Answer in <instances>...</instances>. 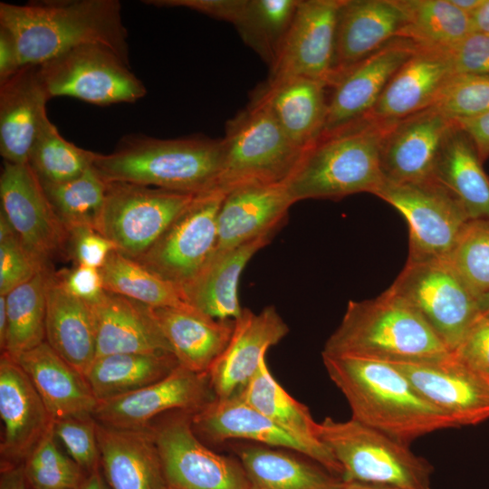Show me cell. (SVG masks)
<instances>
[{
    "label": "cell",
    "mask_w": 489,
    "mask_h": 489,
    "mask_svg": "<svg viewBox=\"0 0 489 489\" xmlns=\"http://www.w3.org/2000/svg\"><path fill=\"white\" fill-rule=\"evenodd\" d=\"M416 50L409 41L396 38L341 73L331 86L321 134L367 119L392 76Z\"/></svg>",
    "instance_id": "obj_20"
},
{
    "label": "cell",
    "mask_w": 489,
    "mask_h": 489,
    "mask_svg": "<svg viewBox=\"0 0 489 489\" xmlns=\"http://www.w3.org/2000/svg\"><path fill=\"white\" fill-rule=\"evenodd\" d=\"M196 433L214 443L244 439L304 455L341 477L342 470L331 451L318 440L302 437L274 423L239 395L215 398L192 414Z\"/></svg>",
    "instance_id": "obj_16"
},
{
    "label": "cell",
    "mask_w": 489,
    "mask_h": 489,
    "mask_svg": "<svg viewBox=\"0 0 489 489\" xmlns=\"http://www.w3.org/2000/svg\"><path fill=\"white\" fill-rule=\"evenodd\" d=\"M407 220L408 262L447 260L469 220L460 205L433 179L413 183L384 181L374 194Z\"/></svg>",
    "instance_id": "obj_11"
},
{
    "label": "cell",
    "mask_w": 489,
    "mask_h": 489,
    "mask_svg": "<svg viewBox=\"0 0 489 489\" xmlns=\"http://www.w3.org/2000/svg\"><path fill=\"white\" fill-rule=\"evenodd\" d=\"M22 67L13 35L0 26V82H5Z\"/></svg>",
    "instance_id": "obj_55"
},
{
    "label": "cell",
    "mask_w": 489,
    "mask_h": 489,
    "mask_svg": "<svg viewBox=\"0 0 489 489\" xmlns=\"http://www.w3.org/2000/svg\"><path fill=\"white\" fill-rule=\"evenodd\" d=\"M461 11L472 14L484 2V0H450Z\"/></svg>",
    "instance_id": "obj_60"
},
{
    "label": "cell",
    "mask_w": 489,
    "mask_h": 489,
    "mask_svg": "<svg viewBox=\"0 0 489 489\" xmlns=\"http://www.w3.org/2000/svg\"><path fill=\"white\" fill-rule=\"evenodd\" d=\"M222 155L221 139L129 135L111 153H97L92 166L106 182L198 194L216 188Z\"/></svg>",
    "instance_id": "obj_4"
},
{
    "label": "cell",
    "mask_w": 489,
    "mask_h": 489,
    "mask_svg": "<svg viewBox=\"0 0 489 489\" xmlns=\"http://www.w3.org/2000/svg\"><path fill=\"white\" fill-rule=\"evenodd\" d=\"M342 0L300 1L271 64L268 83L308 78L331 85L339 10Z\"/></svg>",
    "instance_id": "obj_15"
},
{
    "label": "cell",
    "mask_w": 489,
    "mask_h": 489,
    "mask_svg": "<svg viewBox=\"0 0 489 489\" xmlns=\"http://www.w3.org/2000/svg\"><path fill=\"white\" fill-rule=\"evenodd\" d=\"M53 428L23 463L31 489H78L86 473L57 446Z\"/></svg>",
    "instance_id": "obj_45"
},
{
    "label": "cell",
    "mask_w": 489,
    "mask_h": 489,
    "mask_svg": "<svg viewBox=\"0 0 489 489\" xmlns=\"http://www.w3.org/2000/svg\"><path fill=\"white\" fill-rule=\"evenodd\" d=\"M289 332L286 322L273 306L259 313L244 309L234 320L228 344L207 371L216 398L238 394L258 370L267 350Z\"/></svg>",
    "instance_id": "obj_22"
},
{
    "label": "cell",
    "mask_w": 489,
    "mask_h": 489,
    "mask_svg": "<svg viewBox=\"0 0 489 489\" xmlns=\"http://www.w3.org/2000/svg\"><path fill=\"white\" fill-rule=\"evenodd\" d=\"M116 245L91 227L69 231L68 255L76 264L101 269Z\"/></svg>",
    "instance_id": "obj_49"
},
{
    "label": "cell",
    "mask_w": 489,
    "mask_h": 489,
    "mask_svg": "<svg viewBox=\"0 0 489 489\" xmlns=\"http://www.w3.org/2000/svg\"><path fill=\"white\" fill-rule=\"evenodd\" d=\"M274 234L214 252L196 277L181 288L187 303L215 320L238 318L244 310L238 298L241 273L250 259L271 242Z\"/></svg>",
    "instance_id": "obj_29"
},
{
    "label": "cell",
    "mask_w": 489,
    "mask_h": 489,
    "mask_svg": "<svg viewBox=\"0 0 489 489\" xmlns=\"http://www.w3.org/2000/svg\"><path fill=\"white\" fill-rule=\"evenodd\" d=\"M49 99L39 65H24L0 82V153L4 161L28 163L48 118L45 106Z\"/></svg>",
    "instance_id": "obj_23"
},
{
    "label": "cell",
    "mask_w": 489,
    "mask_h": 489,
    "mask_svg": "<svg viewBox=\"0 0 489 489\" xmlns=\"http://www.w3.org/2000/svg\"><path fill=\"white\" fill-rule=\"evenodd\" d=\"M0 26L14 37L21 65H41L73 48L101 44L129 65L128 31L117 0L0 3Z\"/></svg>",
    "instance_id": "obj_1"
},
{
    "label": "cell",
    "mask_w": 489,
    "mask_h": 489,
    "mask_svg": "<svg viewBox=\"0 0 489 489\" xmlns=\"http://www.w3.org/2000/svg\"><path fill=\"white\" fill-rule=\"evenodd\" d=\"M1 212L23 245L50 268L68 255L69 231L62 223L28 163L4 161L0 176Z\"/></svg>",
    "instance_id": "obj_14"
},
{
    "label": "cell",
    "mask_w": 489,
    "mask_h": 489,
    "mask_svg": "<svg viewBox=\"0 0 489 489\" xmlns=\"http://www.w3.org/2000/svg\"><path fill=\"white\" fill-rule=\"evenodd\" d=\"M403 14L397 38L417 47L449 50L473 32L470 15L450 0H396Z\"/></svg>",
    "instance_id": "obj_37"
},
{
    "label": "cell",
    "mask_w": 489,
    "mask_h": 489,
    "mask_svg": "<svg viewBox=\"0 0 489 489\" xmlns=\"http://www.w3.org/2000/svg\"><path fill=\"white\" fill-rule=\"evenodd\" d=\"M78 489H111L101 468L86 474Z\"/></svg>",
    "instance_id": "obj_58"
},
{
    "label": "cell",
    "mask_w": 489,
    "mask_h": 489,
    "mask_svg": "<svg viewBox=\"0 0 489 489\" xmlns=\"http://www.w3.org/2000/svg\"><path fill=\"white\" fill-rule=\"evenodd\" d=\"M316 436L340 464L344 481L396 489H431L433 465L410 446L353 418L317 422Z\"/></svg>",
    "instance_id": "obj_6"
},
{
    "label": "cell",
    "mask_w": 489,
    "mask_h": 489,
    "mask_svg": "<svg viewBox=\"0 0 489 489\" xmlns=\"http://www.w3.org/2000/svg\"><path fill=\"white\" fill-rule=\"evenodd\" d=\"M51 273V269H44L5 295L7 332L3 352L12 358L45 341L46 289Z\"/></svg>",
    "instance_id": "obj_39"
},
{
    "label": "cell",
    "mask_w": 489,
    "mask_h": 489,
    "mask_svg": "<svg viewBox=\"0 0 489 489\" xmlns=\"http://www.w3.org/2000/svg\"><path fill=\"white\" fill-rule=\"evenodd\" d=\"M340 489H396L388 486H380L375 484H369L364 483L344 481Z\"/></svg>",
    "instance_id": "obj_61"
},
{
    "label": "cell",
    "mask_w": 489,
    "mask_h": 489,
    "mask_svg": "<svg viewBox=\"0 0 489 489\" xmlns=\"http://www.w3.org/2000/svg\"><path fill=\"white\" fill-rule=\"evenodd\" d=\"M432 179L460 205L469 220H489V177L472 139L456 122L445 141Z\"/></svg>",
    "instance_id": "obj_35"
},
{
    "label": "cell",
    "mask_w": 489,
    "mask_h": 489,
    "mask_svg": "<svg viewBox=\"0 0 489 489\" xmlns=\"http://www.w3.org/2000/svg\"><path fill=\"white\" fill-rule=\"evenodd\" d=\"M197 194L123 182H107L96 230L123 254L137 259L148 251Z\"/></svg>",
    "instance_id": "obj_8"
},
{
    "label": "cell",
    "mask_w": 489,
    "mask_h": 489,
    "mask_svg": "<svg viewBox=\"0 0 489 489\" xmlns=\"http://www.w3.org/2000/svg\"><path fill=\"white\" fill-rule=\"evenodd\" d=\"M321 357L329 378L350 406L351 418L408 446L432 432L458 427L395 365L354 357Z\"/></svg>",
    "instance_id": "obj_2"
},
{
    "label": "cell",
    "mask_w": 489,
    "mask_h": 489,
    "mask_svg": "<svg viewBox=\"0 0 489 489\" xmlns=\"http://www.w3.org/2000/svg\"><path fill=\"white\" fill-rule=\"evenodd\" d=\"M300 0H247L235 25L243 40L273 63L296 13Z\"/></svg>",
    "instance_id": "obj_43"
},
{
    "label": "cell",
    "mask_w": 489,
    "mask_h": 489,
    "mask_svg": "<svg viewBox=\"0 0 489 489\" xmlns=\"http://www.w3.org/2000/svg\"><path fill=\"white\" fill-rule=\"evenodd\" d=\"M91 308L96 358L121 353H172L151 307L106 291Z\"/></svg>",
    "instance_id": "obj_27"
},
{
    "label": "cell",
    "mask_w": 489,
    "mask_h": 489,
    "mask_svg": "<svg viewBox=\"0 0 489 489\" xmlns=\"http://www.w3.org/2000/svg\"><path fill=\"white\" fill-rule=\"evenodd\" d=\"M96 152L66 140L47 118L33 145L28 164L43 183H62L91 168Z\"/></svg>",
    "instance_id": "obj_42"
},
{
    "label": "cell",
    "mask_w": 489,
    "mask_h": 489,
    "mask_svg": "<svg viewBox=\"0 0 489 489\" xmlns=\"http://www.w3.org/2000/svg\"><path fill=\"white\" fill-rule=\"evenodd\" d=\"M248 405L283 428L310 440H318L317 422L309 408L291 396L271 373L266 359L237 394Z\"/></svg>",
    "instance_id": "obj_40"
},
{
    "label": "cell",
    "mask_w": 489,
    "mask_h": 489,
    "mask_svg": "<svg viewBox=\"0 0 489 489\" xmlns=\"http://www.w3.org/2000/svg\"><path fill=\"white\" fill-rule=\"evenodd\" d=\"M45 341L84 377L96 358L92 308L68 292L53 272L46 289Z\"/></svg>",
    "instance_id": "obj_31"
},
{
    "label": "cell",
    "mask_w": 489,
    "mask_h": 489,
    "mask_svg": "<svg viewBox=\"0 0 489 489\" xmlns=\"http://www.w3.org/2000/svg\"><path fill=\"white\" fill-rule=\"evenodd\" d=\"M44 269L20 242L15 233L0 241V295H6Z\"/></svg>",
    "instance_id": "obj_48"
},
{
    "label": "cell",
    "mask_w": 489,
    "mask_h": 489,
    "mask_svg": "<svg viewBox=\"0 0 489 489\" xmlns=\"http://www.w3.org/2000/svg\"><path fill=\"white\" fill-rule=\"evenodd\" d=\"M249 489H340L343 479L295 452L258 444L236 449Z\"/></svg>",
    "instance_id": "obj_33"
},
{
    "label": "cell",
    "mask_w": 489,
    "mask_h": 489,
    "mask_svg": "<svg viewBox=\"0 0 489 489\" xmlns=\"http://www.w3.org/2000/svg\"><path fill=\"white\" fill-rule=\"evenodd\" d=\"M389 289L412 306L453 352L482 314L447 260L407 262Z\"/></svg>",
    "instance_id": "obj_9"
},
{
    "label": "cell",
    "mask_w": 489,
    "mask_h": 489,
    "mask_svg": "<svg viewBox=\"0 0 489 489\" xmlns=\"http://www.w3.org/2000/svg\"><path fill=\"white\" fill-rule=\"evenodd\" d=\"M403 20L396 0H342L330 87L346 70L396 39Z\"/></svg>",
    "instance_id": "obj_26"
},
{
    "label": "cell",
    "mask_w": 489,
    "mask_h": 489,
    "mask_svg": "<svg viewBox=\"0 0 489 489\" xmlns=\"http://www.w3.org/2000/svg\"><path fill=\"white\" fill-rule=\"evenodd\" d=\"M152 309L178 364L207 373L229 342L234 320H215L194 308Z\"/></svg>",
    "instance_id": "obj_32"
},
{
    "label": "cell",
    "mask_w": 489,
    "mask_h": 489,
    "mask_svg": "<svg viewBox=\"0 0 489 489\" xmlns=\"http://www.w3.org/2000/svg\"><path fill=\"white\" fill-rule=\"evenodd\" d=\"M55 276L68 292L91 306L97 304L106 292L98 268L75 264L71 269L56 273Z\"/></svg>",
    "instance_id": "obj_52"
},
{
    "label": "cell",
    "mask_w": 489,
    "mask_h": 489,
    "mask_svg": "<svg viewBox=\"0 0 489 489\" xmlns=\"http://www.w3.org/2000/svg\"><path fill=\"white\" fill-rule=\"evenodd\" d=\"M391 125L365 119L321 134L285 181L293 202L375 194L384 182L381 146Z\"/></svg>",
    "instance_id": "obj_5"
},
{
    "label": "cell",
    "mask_w": 489,
    "mask_h": 489,
    "mask_svg": "<svg viewBox=\"0 0 489 489\" xmlns=\"http://www.w3.org/2000/svg\"><path fill=\"white\" fill-rule=\"evenodd\" d=\"M470 19L473 32L489 35V0H484Z\"/></svg>",
    "instance_id": "obj_57"
},
{
    "label": "cell",
    "mask_w": 489,
    "mask_h": 489,
    "mask_svg": "<svg viewBox=\"0 0 489 489\" xmlns=\"http://www.w3.org/2000/svg\"><path fill=\"white\" fill-rule=\"evenodd\" d=\"M100 270L107 292L151 308H193L186 301L180 287L119 250L109 255Z\"/></svg>",
    "instance_id": "obj_38"
},
{
    "label": "cell",
    "mask_w": 489,
    "mask_h": 489,
    "mask_svg": "<svg viewBox=\"0 0 489 489\" xmlns=\"http://www.w3.org/2000/svg\"><path fill=\"white\" fill-rule=\"evenodd\" d=\"M23 464L1 466L0 489H29Z\"/></svg>",
    "instance_id": "obj_56"
},
{
    "label": "cell",
    "mask_w": 489,
    "mask_h": 489,
    "mask_svg": "<svg viewBox=\"0 0 489 489\" xmlns=\"http://www.w3.org/2000/svg\"><path fill=\"white\" fill-rule=\"evenodd\" d=\"M215 398L207 373H197L178 365L168 376L149 386L99 401L93 417L109 427L144 429L165 412L195 414Z\"/></svg>",
    "instance_id": "obj_17"
},
{
    "label": "cell",
    "mask_w": 489,
    "mask_h": 489,
    "mask_svg": "<svg viewBox=\"0 0 489 489\" xmlns=\"http://www.w3.org/2000/svg\"><path fill=\"white\" fill-rule=\"evenodd\" d=\"M327 87L320 81L291 78L267 82L256 95L270 108L291 141L305 151L323 131Z\"/></svg>",
    "instance_id": "obj_34"
},
{
    "label": "cell",
    "mask_w": 489,
    "mask_h": 489,
    "mask_svg": "<svg viewBox=\"0 0 489 489\" xmlns=\"http://www.w3.org/2000/svg\"><path fill=\"white\" fill-rule=\"evenodd\" d=\"M452 353L460 361L489 376V313L480 315Z\"/></svg>",
    "instance_id": "obj_51"
},
{
    "label": "cell",
    "mask_w": 489,
    "mask_h": 489,
    "mask_svg": "<svg viewBox=\"0 0 489 489\" xmlns=\"http://www.w3.org/2000/svg\"><path fill=\"white\" fill-rule=\"evenodd\" d=\"M39 67L50 99L69 96L104 106L135 102L147 92L129 65L101 44L73 48Z\"/></svg>",
    "instance_id": "obj_10"
},
{
    "label": "cell",
    "mask_w": 489,
    "mask_h": 489,
    "mask_svg": "<svg viewBox=\"0 0 489 489\" xmlns=\"http://www.w3.org/2000/svg\"><path fill=\"white\" fill-rule=\"evenodd\" d=\"M7 332V312L6 299L5 295H0V347L2 352L5 350Z\"/></svg>",
    "instance_id": "obj_59"
},
{
    "label": "cell",
    "mask_w": 489,
    "mask_h": 489,
    "mask_svg": "<svg viewBox=\"0 0 489 489\" xmlns=\"http://www.w3.org/2000/svg\"><path fill=\"white\" fill-rule=\"evenodd\" d=\"M472 139L481 161L489 158V110L481 116L456 121Z\"/></svg>",
    "instance_id": "obj_54"
},
{
    "label": "cell",
    "mask_w": 489,
    "mask_h": 489,
    "mask_svg": "<svg viewBox=\"0 0 489 489\" xmlns=\"http://www.w3.org/2000/svg\"><path fill=\"white\" fill-rule=\"evenodd\" d=\"M447 52L455 74H489V35L472 32Z\"/></svg>",
    "instance_id": "obj_50"
},
{
    "label": "cell",
    "mask_w": 489,
    "mask_h": 489,
    "mask_svg": "<svg viewBox=\"0 0 489 489\" xmlns=\"http://www.w3.org/2000/svg\"><path fill=\"white\" fill-rule=\"evenodd\" d=\"M225 195L216 188L197 194L154 244L134 260L178 287L185 286L216 248L217 215Z\"/></svg>",
    "instance_id": "obj_13"
},
{
    "label": "cell",
    "mask_w": 489,
    "mask_h": 489,
    "mask_svg": "<svg viewBox=\"0 0 489 489\" xmlns=\"http://www.w3.org/2000/svg\"><path fill=\"white\" fill-rule=\"evenodd\" d=\"M143 3L162 7H186L235 26L244 13L247 0H147Z\"/></svg>",
    "instance_id": "obj_53"
},
{
    "label": "cell",
    "mask_w": 489,
    "mask_h": 489,
    "mask_svg": "<svg viewBox=\"0 0 489 489\" xmlns=\"http://www.w3.org/2000/svg\"><path fill=\"white\" fill-rule=\"evenodd\" d=\"M431 107L456 122L489 110V74H454Z\"/></svg>",
    "instance_id": "obj_46"
},
{
    "label": "cell",
    "mask_w": 489,
    "mask_h": 489,
    "mask_svg": "<svg viewBox=\"0 0 489 489\" xmlns=\"http://www.w3.org/2000/svg\"><path fill=\"white\" fill-rule=\"evenodd\" d=\"M102 474L111 489H168L150 427L124 429L97 422Z\"/></svg>",
    "instance_id": "obj_28"
},
{
    "label": "cell",
    "mask_w": 489,
    "mask_h": 489,
    "mask_svg": "<svg viewBox=\"0 0 489 489\" xmlns=\"http://www.w3.org/2000/svg\"><path fill=\"white\" fill-rule=\"evenodd\" d=\"M321 354L416 363L442 360L452 352L420 314L388 288L376 298L350 301Z\"/></svg>",
    "instance_id": "obj_3"
},
{
    "label": "cell",
    "mask_w": 489,
    "mask_h": 489,
    "mask_svg": "<svg viewBox=\"0 0 489 489\" xmlns=\"http://www.w3.org/2000/svg\"><path fill=\"white\" fill-rule=\"evenodd\" d=\"M454 74L447 50L417 46L392 76L367 119L393 124L431 107Z\"/></svg>",
    "instance_id": "obj_24"
},
{
    "label": "cell",
    "mask_w": 489,
    "mask_h": 489,
    "mask_svg": "<svg viewBox=\"0 0 489 489\" xmlns=\"http://www.w3.org/2000/svg\"><path fill=\"white\" fill-rule=\"evenodd\" d=\"M53 432L69 456L86 474L100 468L97 420L93 416L54 420Z\"/></svg>",
    "instance_id": "obj_47"
},
{
    "label": "cell",
    "mask_w": 489,
    "mask_h": 489,
    "mask_svg": "<svg viewBox=\"0 0 489 489\" xmlns=\"http://www.w3.org/2000/svg\"><path fill=\"white\" fill-rule=\"evenodd\" d=\"M455 124L434 107L392 124L381 146L384 181L413 183L432 179L445 141Z\"/></svg>",
    "instance_id": "obj_21"
},
{
    "label": "cell",
    "mask_w": 489,
    "mask_h": 489,
    "mask_svg": "<svg viewBox=\"0 0 489 489\" xmlns=\"http://www.w3.org/2000/svg\"><path fill=\"white\" fill-rule=\"evenodd\" d=\"M417 391L459 427L480 424L489 418V376L457 360L416 363H391Z\"/></svg>",
    "instance_id": "obj_18"
},
{
    "label": "cell",
    "mask_w": 489,
    "mask_h": 489,
    "mask_svg": "<svg viewBox=\"0 0 489 489\" xmlns=\"http://www.w3.org/2000/svg\"><path fill=\"white\" fill-rule=\"evenodd\" d=\"M447 262L477 301L489 293V220H468Z\"/></svg>",
    "instance_id": "obj_44"
},
{
    "label": "cell",
    "mask_w": 489,
    "mask_h": 489,
    "mask_svg": "<svg viewBox=\"0 0 489 489\" xmlns=\"http://www.w3.org/2000/svg\"><path fill=\"white\" fill-rule=\"evenodd\" d=\"M178 365L168 352L111 354L96 358L85 378L99 402L149 386Z\"/></svg>",
    "instance_id": "obj_36"
},
{
    "label": "cell",
    "mask_w": 489,
    "mask_h": 489,
    "mask_svg": "<svg viewBox=\"0 0 489 489\" xmlns=\"http://www.w3.org/2000/svg\"><path fill=\"white\" fill-rule=\"evenodd\" d=\"M478 305L482 314L489 313V293L478 300Z\"/></svg>",
    "instance_id": "obj_62"
},
{
    "label": "cell",
    "mask_w": 489,
    "mask_h": 489,
    "mask_svg": "<svg viewBox=\"0 0 489 489\" xmlns=\"http://www.w3.org/2000/svg\"><path fill=\"white\" fill-rule=\"evenodd\" d=\"M221 140L223 155L216 189L225 194L244 186L285 182L304 152L291 141L257 95L228 121Z\"/></svg>",
    "instance_id": "obj_7"
},
{
    "label": "cell",
    "mask_w": 489,
    "mask_h": 489,
    "mask_svg": "<svg viewBox=\"0 0 489 489\" xmlns=\"http://www.w3.org/2000/svg\"><path fill=\"white\" fill-rule=\"evenodd\" d=\"M53 420L93 416L98 405L86 378L43 341L14 358Z\"/></svg>",
    "instance_id": "obj_30"
},
{
    "label": "cell",
    "mask_w": 489,
    "mask_h": 489,
    "mask_svg": "<svg viewBox=\"0 0 489 489\" xmlns=\"http://www.w3.org/2000/svg\"><path fill=\"white\" fill-rule=\"evenodd\" d=\"M294 204L285 182L250 185L228 192L217 215L215 252L276 233Z\"/></svg>",
    "instance_id": "obj_25"
},
{
    "label": "cell",
    "mask_w": 489,
    "mask_h": 489,
    "mask_svg": "<svg viewBox=\"0 0 489 489\" xmlns=\"http://www.w3.org/2000/svg\"><path fill=\"white\" fill-rule=\"evenodd\" d=\"M41 184L68 231L80 227L96 229L105 202L107 182L93 166L69 181Z\"/></svg>",
    "instance_id": "obj_41"
},
{
    "label": "cell",
    "mask_w": 489,
    "mask_h": 489,
    "mask_svg": "<svg viewBox=\"0 0 489 489\" xmlns=\"http://www.w3.org/2000/svg\"><path fill=\"white\" fill-rule=\"evenodd\" d=\"M1 466L24 463L54 420L27 374L5 352L0 359Z\"/></svg>",
    "instance_id": "obj_19"
},
{
    "label": "cell",
    "mask_w": 489,
    "mask_h": 489,
    "mask_svg": "<svg viewBox=\"0 0 489 489\" xmlns=\"http://www.w3.org/2000/svg\"><path fill=\"white\" fill-rule=\"evenodd\" d=\"M168 489H249L239 461L200 441L192 414L177 411L150 426Z\"/></svg>",
    "instance_id": "obj_12"
}]
</instances>
